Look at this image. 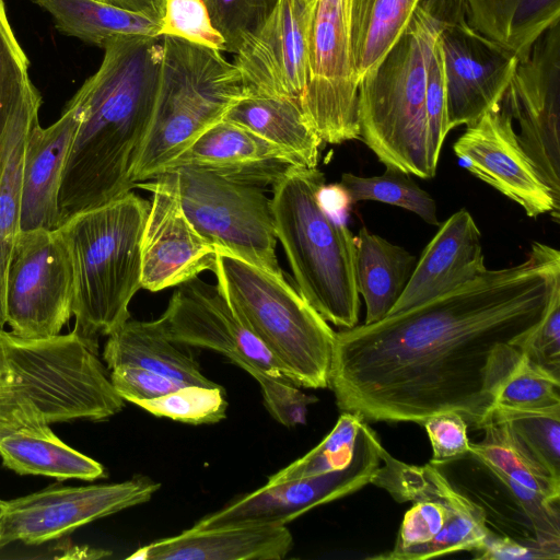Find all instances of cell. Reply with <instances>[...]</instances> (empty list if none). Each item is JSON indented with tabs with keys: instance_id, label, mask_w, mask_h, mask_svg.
<instances>
[{
	"instance_id": "obj_1",
	"label": "cell",
	"mask_w": 560,
	"mask_h": 560,
	"mask_svg": "<svg viewBox=\"0 0 560 560\" xmlns=\"http://www.w3.org/2000/svg\"><path fill=\"white\" fill-rule=\"evenodd\" d=\"M560 281V254L532 243L520 265L373 324L336 332L328 387L342 412L416 422L455 411L480 429Z\"/></svg>"
},
{
	"instance_id": "obj_2",
	"label": "cell",
	"mask_w": 560,
	"mask_h": 560,
	"mask_svg": "<svg viewBox=\"0 0 560 560\" xmlns=\"http://www.w3.org/2000/svg\"><path fill=\"white\" fill-rule=\"evenodd\" d=\"M102 48L100 68L74 94L82 115L59 186L58 226L131 191L156 102L162 36H119Z\"/></svg>"
},
{
	"instance_id": "obj_3",
	"label": "cell",
	"mask_w": 560,
	"mask_h": 560,
	"mask_svg": "<svg viewBox=\"0 0 560 560\" xmlns=\"http://www.w3.org/2000/svg\"><path fill=\"white\" fill-rule=\"evenodd\" d=\"M124 401L97 352L73 331L27 339L0 327V440L55 422L105 420Z\"/></svg>"
},
{
	"instance_id": "obj_4",
	"label": "cell",
	"mask_w": 560,
	"mask_h": 560,
	"mask_svg": "<svg viewBox=\"0 0 560 560\" xmlns=\"http://www.w3.org/2000/svg\"><path fill=\"white\" fill-rule=\"evenodd\" d=\"M150 201L127 194L74 213L56 231L72 262V331L97 352L98 338L130 318L142 288L141 240Z\"/></svg>"
},
{
	"instance_id": "obj_5",
	"label": "cell",
	"mask_w": 560,
	"mask_h": 560,
	"mask_svg": "<svg viewBox=\"0 0 560 560\" xmlns=\"http://www.w3.org/2000/svg\"><path fill=\"white\" fill-rule=\"evenodd\" d=\"M442 26L421 0L399 38L359 83V138L386 168L431 178L425 115L430 59Z\"/></svg>"
},
{
	"instance_id": "obj_6",
	"label": "cell",
	"mask_w": 560,
	"mask_h": 560,
	"mask_svg": "<svg viewBox=\"0 0 560 560\" xmlns=\"http://www.w3.org/2000/svg\"><path fill=\"white\" fill-rule=\"evenodd\" d=\"M324 184L317 167L293 166L272 186L276 235L303 298L326 322L348 329L360 311L355 237L322 208Z\"/></svg>"
},
{
	"instance_id": "obj_7",
	"label": "cell",
	"mask_w": 560,
	"mask_h": 560,
	"mask_svg": "<svg viewBox=\"0 0 560 560\" xmlns=\"http://www.w3.org/2000/svg\"><path fill=\"white\" fill-rule=\"evenodd\" d=\"M163 37L160 84L150 127L132 182L166 172L208 128L250 96L240 70L220 50L182 38Z\"/></svg>"
},
{
	"instance_id": "obj_8",
	"label": "cell",
	"mask_w": 560,
	"mask_h": 560,
	"mask_svg": "<svg viewBox=\"0 0 560 560\" xmlns=\"http://www.w3.org/2000/svg\"><path fill=\"white\" fill-rule=\"evenodd\" d=\"M212 272L241 323L287 377L300 387H328L336 331L284 273H272L223 252Z\"/></svg>"
},
{
	"instance_id": "obj_9",
	"label": "cell",
	"mask_w": 560,
	"mask_h": 560,
	"mask_svg": "<svg viewBox=\"0 0 560 560\" xmlns=\"http://www.w3.org/2000/svg\"><path fill=\"white\" fill-rule=\"evenodd\" d=\"M371 483L398 502H412L395 546L380 560H424L457 551H472L491 533L483 508L455 490L438 466H416L394 458L384 447Z\"/></svg>"
},
{
	"instance_id": "obj_10",
	"label": "cell",
	"mask_w": 560,
	"mask_h": 560,
	"mask_svg": "<svg viewBox=\"0 0 560 560\" xmlns=\"http://www.w3.org/2000/svg\"><path fill=\"white\" fill-rule=\"evenodd\" d=\"M183 210L195 230L220 253L272 273H283L264 188L194 167H177Z\"/></svg>"
},
{
	"instance_id": "obj_11",
	"label": "cell",
	"mask_w": 560,
	"mask_h": 560,
	"mask_svg": "<svg viewBox=\"0 0 560 560\" xmlns=\"http://www.w3.org/2000/svg\"><path fill=\"white\" fill-rule=\"evenodd\" d=\"M357 77L349 0H313L307 32V80L303 114L323 142L359 139Z\"/></svg>"
},
{
	"instance_id": "obj_12",
	"label": "cell",
	"mask_w": 560,
	"mask_h": 560,
	"mask_svg": "<svg viewBox=\"0 0 560 560\" xmlns=\"http://www.w3.org/2000/svg\"><path fill=\"white\" fill-rule=\"evenodd\" d=\"M73 270L55 230L20 232L5 283V324L27 339L60 335L72 316Z\"/></svg>"
},
{
	"instance_id": "obj_13",
	"label": "cell",
	"mask_w": 560,
	"mask_h": 560,
	"mask_svg": "<svg viewBox=\"0 0 560 560\" xmlns=\"http://www.w3.org/2000/svg\"><path fill=\"white\" fill-rule=\"evenodd\" d=\"M439 43L446 88L448 131L471 126L498 107L518 65L517 58L466 21L465 0H442Z\"/></svg>"
},
{
	"instance_id": "obj_14",
	"label": "cell",
	"mask_w": 560,
	"mask_h": 560,
	"mask_svg": "<svg viewBox=\"0 0 560 560\" xmlns=\"http://www.w3.org/2000/svg\"><path fill=\"white\" fill-rule=\"evenodd\" d=\"M516 120V139L560 208V21L518 62L500 102Z\"/></svg>"
},
{
	"instance_id": "obj_15",
	"label": "cell",
	"mask_w": 560,
	"mask_h": 560,
	"mask_svg": "<svg viewBox=\"0 0 560 560\" xmlns=\"http://www.w3.org/2000/svg\"><path fill=\"white\" fill-rule=\"evenodd\" d=\"M161 487L144 476L83 487H49L0 500V548L12 542L38 546L95 520L148 502Z\"/></svg>"
},
{
	"instance_id": "obj_16",
	"label": "cell",
	"mask_w": 560,
	"mask_h": 560,
	"mask_svg": "<svg viewBox=\"0 0 560 560\" xmlns=\"http://www.w3.org/2000/svg\"><path fill=\"white\" fill-rule=\"evenodd\" d=\"M382 448L376 433L363 420L353 456L345 468L273 486L264 485L203 516L190 528L207 529L249 523L285 525L318 505L371 483L382 463Z\"/></svg>"
},
{
	"instance_id": "obj_17",
	"label": "cell",
	"mask_w": 560,
	"mask_h": 560,
	"mask_svg": "<svg viewBox=\"0 0 560 560\" xmlns=\"http://www.w3.org/2000/svg\"><path fill=\"white\" fill-rule=\"evenodd\" d=\"M155 320L173 341L220 352L256 381L287 377L267 349L241 323L219 287L199 277L177 285L165 312Z\"/></svg>"
},
{
	"instance_id": "obj_18",
	"label": "cell",
	"mask_w": 560,
	"mask_h": 560,
	"mask_svg": "<svg viewBox=\"0 0 560 560\" xmlns=\"http://www.w3.org/2000/svg\"><path fill=\"white\" fill-rule=\"evenodd\" d=\"M136 187L151 194L141 240V287L158 292L177 287L206 270L220 253L187 219L179 198L178 175L167 171Z\"/></svg>"
},
{
	"instance_id": "obj_19",
	"label": "cell",
	"mask_w": 560,
	"mask_h": 560,
	"mask_svg": "<svg viewBox=\"0 0 560 560\" xmlns=\"http://www.w3.org/2000/svg\"><path fill=\"white\" fill-rule=\"evenodd\" d=\"M453 150L460 165L520 205L528 217L550 213L560 222V208L518 144L513 120L501 104L468 126Z\"/></svg>"
},
{
	"instance_id": "obj_20",
	"label": "cell",
	"mask_w": 560,
	"mask_h": 560,
	"mask_svg": "<svg viewBox=\"0 0 560 560\" xmlns=\"http://www.w3.org/2000/svg\"><path fill=\"white\" fill-rule=\"evenodd\" d=\"M313 0H278L260 30L235 54L250 95L300 102L307 80V32Z\"/></svg>"
},
{
	"instance_id": "obj_21",
	"label": "cell",
	"mask_w": 560,
	"mask_h": 560,
	"mask_svg": "<svg viewBox=\"0 0 560 560\" xmlns=\"http://www.w3.org/2000/svg\"><path fill=\"white\" fill-rule=\"evenodd\" d=\"M183 166L264 188L273 186L293 166L303 165L280 147L222 119L202 132L166 172Z\"/></svg>"
},
{
	"instance_id": "obj_22",
	"label": "cell",
	"mask_w": 560,
	"mask_h": 560,
	"mask_svg": "<svg viewBox=\"0 0 560 560\" xmlns=\"http://www.w3.org/2000/svg\"><path fill=\"white\" fill-rule=\"evenodd\" d=\"M486 270L481 233L472 215L460 209L439 225L388 315L453 291Z\"/></svg>"
},
{
	"instance_id": "obj_23",
	"label": "cell",
	"mask_w": 560,
	"mask_h": 560,
	"mask_svg": "<svg viewBox=\"0 0 560 560\" xmlns=\"http://www.w3.org/2000/svg\"><path fill=\"white\" fill-rule=\"evenodd\" d=\"M81 115V104L73 95L52 125L42 128L38 119L33 122L23 163L21 232L57 229L59 186Z\"/></svg>"
},
{
	"instance_id": "obj_24",
	"label": "cell",
	"mask_w": 560,
	"mask_h": 560,
	"mask_svg": "<svg viewBox=\"0 0 560 560\" xmlns=\"http://www.w3.org/2000/svg\"><path fill=\"white\" fill-rule=\"evenodd\" d=\"M293 547L285 525L249 523L207 529L188 528L136 550L142 560H280Z\"/></svg>"
},
{
	"instance_id": "obj_25",
	"label": "cell",
	"mask_w": 560,
	"mask_h": 560,
	"mask_svg": "<svg viewBox=\"0 0 560 560\" xmlns=\"http://www.w3.org/2000/svg\"><path fill=\"white\" fill-rule=\"evenodd\" d=\"M103 359L108 370L133 365L185 384L220 386L200 372L189 347L166 337L156 320L140 322L129 318L108 335Z\"/></svg>"
},
{
	"instance_id": "obj_26",
	"label": "cell",
	"mask_w": 560,
	"mask_h": 560,
	"mask_svg": "<svg viewBox=\"0 0 560 560\" xmlns=\"http://www.w3.org/2000/svg\"><path fill=\"white\" fill-rule=\"evenodd\" d=\"M470 27L499 44L518 60L560 21V0H465Z\"/></svg>"
},
{
	"instance_id": "obj_27",
	"label": "cell",
	"mask_w": 560,
	"mask_h": 560,
	"mask_svg": "<svg viewBox=\"0 0 560 560\" xmlns=\"http://www.w3.org/2000/svg\"><path fill=\"white\" fill-rule=\"evenodd\" d=\"M418 258L361 228L355 237V283L365 303L364 324L386 317L404 292Z\"/></svg>"
},
{
	"instance_id": "obj_28",
	"label": "cell",
	"mask_w": 560,
	"mask_h": 560,
	"mask_svg": "<svg viewBox=\"0 0 560 560\" xmlns=\"http://www.w3.org/2000/svg\"><path fill=\"white\" fill-rule=\"evenodd\" d=\"M223 119L288 151L303 166L317 167L323 140L307 122L299 101L250 95L231 107Z\"/></svg>"
},
{
	"instance_id": "obj_29",
	"label": "cell",
	"mask_w": 560,
	"mask_h": 560,
	"mask_svg": "<svg viewBox=\"0 0 560 560\" xmlns=\"http://www.w3.org/2000/svg\"><path fill=\"white\" fill-rule=\"evenodd\" d=\"M0 457L4 467L20 475L86 481L106 477L98 462L63 443L49 424L22 429L2 438Z\"/></svg>"
},
{
	"instance_id": "obj_30",
	"label": "cell",
	"mask_w": 560,
	"mask_h": 560,
	"mask_svg": "<svg viewBox=\"0 0 560 560\" xmlns=\"http://www.w3.org/2000/svg\"><path fill=\"white\" fill-rule=\"evenodd\" d=\"M68 36L103 47L119 36H160L161 24L144 14L98 0H33Z\"/></svg>"
},
{
	"instance_id": "obj_31",
	"label": "cell",
	"mask_w": 560,
	"mask_h": 560,
	"mask_svg": "<svg viewBox=\"0 0 560 560\" xmlns=\"http://www.w3.org/2000/svg\"><path fill=\"white\" fill-rule=\"evenodd\" d=\"M40 105L20 113L8 133L0 160V327L5 325V283L20 234L25 144Z\"/></svg>"
},
{
	"instance_id": "obj_32",
	"label": "cell",
	"mask_w": 560,
	"mask_h": 560,
	"mask_svg": "<svg viewBox=\"0 0 560 560\" xmlns=\"http://www.w3.org/2000/svg\"><path fill=\"white\" fill-rule=\"evenodd\" d=\"M421 0H349L353 61L359 83L393 47Z\"/></svg>"
},
{
	"instance_id": "obj_33",
	"label": "cell",
	"mask_w": 560,
	"mask_h": 560,
	"mask_svg": "<svg viewBox=\"0 0 560 560\" xmlns=\"http://www.w3.org/2000/svg\"><path fill=\"white\" fill-rule=\"evenodd\" d=\"M480 429L483 439L470 443L474 458L548 501L559 503L560 479L530 454L506 422L489 416Z\"/></svg>"
},
{
	"instance_id": "obj_34",
	"label": "cell",
	"mask_w": 560,
	"mask_h": 560,
	"mask_svg": "<svg viewBox=\"0 0 560 560\" xmlns=\"http://www.w3.org/2000/svg\"><path fill=\"white\" fill-rule=\"evenodd\" d=\"M28 66L10 25L4 1L0 0V156L15 117L31 106L42 105Z\"/></svg>"
},
{
	"instance_id": "obj_35",
	"label": "cell",
	"mask_w": 560,
	"mask_h": 560,
	"mask_svg": "<svg viewBox=\"0 0 560 560\" xmlns=\"http://www.w3.org/2000/svg\"><path fill=\"white\" fill-rule=\"evenodd\" d=\"M410 175L395 168H386L384 174L372 177L343 173L339 184L351 203L380 201L411 211L428 224L440 225L434 199Z\"/></svg>"
},
{
	"instance_id": "obj_36",
	"label": "cell",
	"mask_w": 560,
	"mask_h": 560,
	"mask_svg": "<svg viewBox=\"0 0 560 560\" xmlns=\"http://www.w3.org/2000/svg\"><path fill=\"white\" fill-rule=\"evenodd\" d=\"M364 419L342 412L332 430L304 456L268 478L266 486L328 474L345 468L351 460Z\"/></svg>"
},
{
	"instance_id": "obj_37",
	"label": "cell",
	"mask_w": 560,
	"mask_h": 560,
	"mask_svg": "<svg viewBox=\"0 0 560 560\" xmlns=\"http://www.w3.org/2000/svg\"><path fill=\"white\" fill-rule=\"evenodd\" d=\"M490 416L506 422L530 454L560 479V410L524 411L495 406Z\"/></svg>"
},
{
	"instance_id": "obj_38",
	"label": "cell",
	"mask_w": 560,
	"mask_h": 560,
	"mask_svg": "<svg viewBox=\"0 0 560 560\" xmlns=\"http://www.w3.org/2000/svg\"><path fill=\"white\" fill-rule=\"evenodd\" d=\"M495 406L524 411L560 410V377L532 363L522 353L498 393Z\"/></svg>"
},
{
	"instance_id": "obj_39",
	"label": "cell",
	"mask_w": 560,
	"mask_h": 560,
	"mask_svg": "<svg viewBox=\"0 0 560 560\" xmlns=\"http://www.w3.org/2000/svg\"><path fill=\"white\" fill-rule=\"evenodd\" d=\"M135 405L145 411L175 421L203 424L225 418L228 402L221 386L184 385L164 396L139 400Z\"/></svg>"
},
{
	"instance_id": "obj_40",
	"label": "cell",
	"mask_w": 560,
	"mask_h": 560,
	"mask_svg": "<svg viewBox=\"0 0 560 560\" xmlns=\"http://www.w3.org/2000/svg\"><path fill=\"white\" fill-rule=\"evenodd\" d=\"M214 28L225 40L226 51L241 46L264 25L278 0H203Z\"/></svg>"
},
{
	"instance_id": "obj_41",
	"label": "cell",
	"mask_w": 560,
	"mask_h": 560,
	"mask_svg": "<svg viewBox=\"0 0 560 560\" xmlns=\"http://www.w3.org/2000/svg\"><path fill=\"white\" fill-rule=\"evenodd\" d=\"M160 24V36L226 51L225 40L212 25L203 0H166Z\"/></svg>"
},
{
	"instance_id": "obj_42",
	"label": "cell",
	"mask_w": 560,
	"mask_h": 560,
	"mask_svg": "<svg viewBox=\"0 0 560 560\" xmlns=\"http://www.w3.org/2000/svg\"><path fill=\"white\" fill-rule=\"evenodd\" d=\"M521 350L532 363L560 377V281L555 283L545 314L524 338Z\"/></svg>"
},
{
	"instance_id": "obj_43",
	"label": "cell",
	"mask_w": 560,
	"mask_h": 560,
	"mask_svg": "<svg viewBox=\"0 0 560 560\" xmlns=\"http://www.w3.org/2000/svg\"><path fill=\"white\" fill-rule=\"evenodd\" d=\"M425 115L430 165L436 172L440 152L444 139L450 132L447 129L446 88L439 37L428 67Z\"/></svg>"
},
{
	"instance_id": "obj_44",
	"label": "cell",
	"mask_w": 560,
	"mask_h": 560,
	"mask_svg": "<svg viewBox=\"0 0 560 560\" xmlns=\"http://www.w3.org/2000/svg\"><path fill=\"white\" fill-rule=\"evenodd\" d=\"M424 427L431 442V464L444 465L470 455L467 422L455 411H443L429 417Z\"/></svg>"
},
{
	"instance_id": "obj_45",
	"label": "cell",
	"mask_w": 560,
	"mask_h": 560,
	"mask_svg": "<svg viewBox=\"0 0 560 560\" xmlns=\"http://www.w3.org/2000/svg\"><path fill=\"white\" fill-rule=\"evenodd\" d=\"M257 382L264 404L275 420L288 428L305 423L307 406L316 401V397L304 394L284 376L262 377Z\"/></svg>"
},
{
	"instance_id": "obj_46",
	"label": "cell",
	"mask_w": 560,
	"mask_h": 560,
	"mask_svg": "<svg viewBox=\"0 0 560 560\" xmlns=\"http://www.w3.org/2000/svg\"><path fill=\"white\" fill-rule=\"evenodd\" d=\"M110 371L113 387L124 400L131 404L154 399L188 385L140 366L120 365Z\"/></svg>"
},
{
	"instance_id": "obj_47",
	"label": "cell",
	"mask_w": 560,
	"mask_h": 560,
	"mask_svg": "<svg viewBox=\"0 0 560 560\" xmlns=\"http://www.w3.org/2000/svg\"><path fill=\"white\" fill-rule=\"evenodd\" d=\"M474 558L482 560H559L560 550L530 545L510 536L490 533L483 542L472 550Z\"/></svg>"
},
{
	"instance_id": "obj_48",
	"label": "cell",
	"mask_w": 560,
	"mask_h": 560,
	"mask_svg": "<svg viewBox=\"0 0 560 560\" xmlns=\"http://www.w3.org/2000/svg\"><path fill=\"white\" fill-rule=\"evenodd\" d=\"M322 208L331 217L339 220L349 209L351 200L340 184L323 185L317 192Z\"/></svg>"
},
{
	"instance_id": "obj_49",
	"label": "cell",
	"mask_w": 560,
	"mask_h": 560,
	"mask_svg": "<svg viewBox=\"0 0 560 560\" xmlns=\"http://www.w3.org/2000/svg\"><path fill=\"white\" fill-rule=\"evenodd\" d=\"M125 10L144 14L155 21L161 20L166 0H98Z\"/></svg>"
}]
</instances>
